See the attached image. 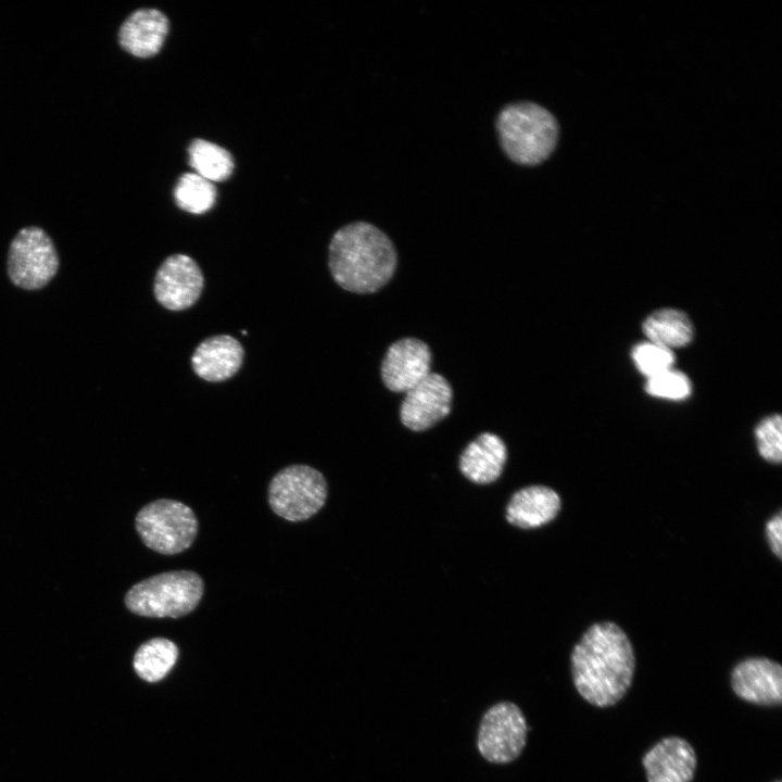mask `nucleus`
<instances>
[{"label": "nucleus", "mask_w": 782, "mask_h": 782, "mask_svg": "<svg viewBox=\"0 0 782 782\" xmlns=\"http://www.w3.org/2000/svg\"><path fill=\"white\" fill-rule=\"evenodd\" d=\"M177 657L178 648L175 643L164 638H154L139 646L133 666L142 680L156 682L169 672Z\"/></svg>", "instance_id": "obj_19"}, {"label": "nucleus", "mask_w": 782, "mask_h": 782, "mask_svg": "<svg viewBox=\"0 0 782 782\" xmlns=\"http://www.w3.org/2000/svg\"><path fill=\"white\" fill-rule=\"evenodd\" d=\"M645 390L653 396L679 401L690 395L692 386L688 376L670 368L647 378Z\"/></svg>", "instance_id": "obj_24"}, {"label": "nucleus", "mask_w": 782, "mask_h": 782, "mask_svg": "<svg viewBox=\"0 0 782 782\" xmlns=\"http://www.w3.org/2000/svg\"><path fill=\"white\" fill-rule=\"evenodd\" d=\"M216 195L214 184L195 173L182 175L174 190L177 205L192 214L209 211L214 205Z\"/></svg>", "instance_id": "obj_21"}, {"label": "nucleus", "mask_w": 782, "mask_h": 782, "mask_svg": "<svg viewBox=\"0 0 782 782\" xmlns=\"http://www.w3.org/2000/svg\"><path fill=\"white\" fill-rule=\"evenodd\" d=\"M631 356L639 371L647 378L672 368L674 363L670 349L651 341L636 344Z\"/></svg>", "instance_id": "obj_22"}, {"label": "nucleus", "mask_w": 782, "mask_h": 782, "mask_svg": "<svg viewBox=\"0 0 782 782\" xmlns=\"http://www.w3.org/2000/svg\"><path fill=\"white\" fill-rule=\"evenodd\" d=\"M203 286L204 277L197 262L185 254H173L159 267L153 291L162 306L182 311L198 301Z\"/></svg>", "instance_id": "obj_9"}, {"label": "nucleus", "mask_w": 782, "mask_h": 782, "mask_svg": "<svg viewBox=\"0 0 782 782\" xmlns=\"http://www.w3.org/2000/svg\"><path fill=\"white\" fill-rule=\"evenodd\" d=\"M651 342L667 349L689 344L694 336L688 315L676 308H661L648 315L642 325Z\"/></svg>", "instance_id": "obj_18"}, {"label": "nucleus", "mask_w": 782, "mask_h": 782, "mask_svg": "<svg viewBox=\"0 0 782 782\" xmlns=\"http://www.w3.org/2000/svg\"><path fill=\"white\" fill-rule=\"evenodd\" d=\"M429 346L415 338L401 339L388 349L381 365L386 387L394 392H407L431 371Z\"/></svg>", "instance_id": "obj_12"}, {"label": "nucleus", "mask_w": 782, "mask_h": 782, "mask_svg": "<svg viewBox=\"0 0 782 782\" xmlns=\"http://www.w3.org/2000/svg\"><path fill=\"white\" fill-rule=\"evenodd\" d=\"M572 682L589 704L605 708L617 704L631 686L635 656L630 639L615 622H596L575 645Z\"/></svg>", "instance_id": "obj_1"}, {"label": "nucleus", "mask_w": 782, "mask_h": 782, "mask_svg": "<svg viewBox=\"0 0 782 782\" xmlns=\"http://www.w3.org/2000/svg\"><path fill=\"white\" fill-rule=\"evenodd\" d=\"M647 782H692L697 767L693 746L684 739L668 736L642 757Z\"/></svg>", "instance_id": "obj_13"}, {"label": "nucleus", "mask_w": 782, "mask_h": 782, "mask_svg": "<svg viewBox=\"0 0 782 782\" xmlns=\"http://www.w3.org/2000/svg\"><path fill=\"white\" fill-rule=\"evenodd\" d=\"M241 343L227 335L206 338L194 350L191 364L202 379L218 382L232 377L243 362Z\"/></svg>", "instance_id": "obj_14"}, {"label": "nucleus", "mask_w": 782, "mask_h": 782, "mask_svg": "<svg viewBox=\"0 0 782 782\" xmlns=\"http://www.w3.org/2000/svg\"><path fill=\"white\" fill-rule=\"evenodd\" d=\"M188 151L190 166L195 174L209 181H223L231 175L234 160L226 149L203 139H195Z\"/></svg>", "instance_id": "obj_20"}, {"label": "nucleus", "mask_w": 782, "mask_h": 782, "mask_svg": "<svg viewBox=\"0 0 782 782\" xmlns=\"http://www.w3.org/2000/svg\"><path fill=\"white\" fill-rule=\"evenodd\" d=\"M58 269L56 249L43 229L30 226L16 234L8 254V275L15 286L40 289L49 283Z\"/></svg>", "instance_id": "obj_7"}, {"label": "nucleus", "mask_w": 782, "mask_h": 782, "mask_svg": "<svg viewBox=\"0 0 782 782\" xmlns=\"http://www.w3.org/2000/svg\"><path fill=\"white\" fill-rule=\"evenodd\" d=\"M203 591V580L197 572L175 570L136 583L124 601L127 609L139 616L179 618L198 606Z\"/></svg>", "instance_id": "obj_4"}, {"label": "nucleus", "mask_w": 782, "mask_h": 782, "mask_svg": "<svg viewBox=\"0 0 782 782\" xmlns=\"http://www.w3.org/2000/svg\"><path fill=\"white\" fill-rule=\"evenodd\" d=\"M755 438L759 455L767 462L780 464L782 461V421L775 414L764 418L755 427Z\"/></svg>", "instance_id": "obj_23"}, {"label": "nucleus", "mask_w": 782, "mask_h": 782, "mask_svg": "<svg viewBox=\"0 0 782 782\" xmlns=\"http://www.w3.org/2000/svg\"><path fill=\"white\" fill-rule=\"evenodd\" d=\"M167 17L155 9H139L122 24L118 31L121 47L138 58H149L162 48L168 33Z\"/></svg>", "instance_id": "obj_15"}, {"label": "nucleus", "mask_w": 782, "mask_h": 782, "mask_svg": "<svg viewBox=\"0 0 782 782\" xmlns=\"http://www.w3.org/2000/svg\"><path fill=\"white\" fill-rule=\"evenodd\" d=\"M730 684L741 699L766 707L782 703V667L766 657H749L737 663L730 674Z\"/></svg>", "instance_id": "obj_10"}, {"label": "nucleus", "mask_w": 782, "mask_h": 782, "mask_svg": "<svg viewBox=\"0 0 782 782\" xmlns=\"http://www.w3.org/2000/svg\"><path fill=\"white\" fill-rule=\"evenodd\" d=\"M135 524L144 545L163 555L178 554L190 547L199 528L193 510L169 499L144 505Z\"/></svg>", "instance_id": "obj_5"}, {"label": "nucleus", "mask_w": 782, "mask_h": 782, "mask_svg": "<svg viewBox=\"0 0 782 782\" xmlns=\"http://www.w3.org/2000/svg\"><path fill=\"white\" fill-rule=\"evenodd\" d=\"M507 451L496 434L484 432L470 442L461 455L459 468L470 481L491 483L502 474Z\"/></svg>", "instance_id": "obj_17"}, {"label": "nucleus", "mask_w": 782, "mask_h": 782, "mask_svg": "<svg viewBox=\"0 0 782 782\" xmlns=\"http://www.w3.org/2000/svg\"><path fill=\"white\" fill-rule=\"evenodd\" d=\"M501 147L515 163L537 165L554 151L558 124L546 109L521 101L505 105L496 118Z\"/></svg>", "instance_id": "obj_3"}, {"label": "nucleus", "mask_w": 782, "mask_h": 782, "mask_svg": "<svg viewBox=\"0 0 782 782\" xmlns=\"http://www.w3.org/2000/svg\"><path fill=\"white\" fill-rule=\"evenodd\" d=\"M452 389L447 380L430 373L414 388L405 392L400 416L403 425L422 431L444 418L451 411Z\"/></svg>", "instance_id": "obj_11"}, {"label": "nucleus", "mask_w": 782, "mask_h": 782, "mask_svg": "<svg viewBox=\"0 0 782 782\" xmlns=\"http://www.w3.org/2000/svg\"><path fill=\"white\" fill-rule=\"evenodd\" d=\"M327 481L317 469L302 464L279 470L268 485V503L273 512L289 521L314 516L325 504Z\"/></svg>", "instance_id": "obj_6"}, {"label": "nucleus", "mask_w": 782, "mask_h": 782, "mask_svg": "<svg viewBox=\"0 0 782 782\" xmlns=\"http://www.w3.org/2000/svg\"><path fill=\"white\" fill-rule=\"evenodd\" d=\"M528 726L521 709L512 702H499L483 714L477 734L479 754L492 764L516 760L527 743Z\"/></svg>", "instance_id": "obj_8"}, {"label": "nucleus", "mask_w": 782, "mask_h": 782, "mask_svg": "<svg viewBox=\"0 0 782 782\" xmlns=\"http://www.w3.org/2000/svg\"><path fill=\"white\" fill-rule=\"evenodd\" d=\"M765 533L772 553L781 558L782 556V518L781 512L772 516L765 526Z\"/></svg>", "instance_id": "obj_25"}, {"label": "nucleus", "mask_w": 782, "mask_h": 782, "mask_svg": "<svg viewBox=\"0 0 782 782\" xmlns=\"http://www.w3.org/2000/svg\"><path fill=\"white\" fill-rule=\"evenodd\" d=\"M775 782H781V781L779 780V781H775Z\"/></svg>", "instance_id": "obj_26"}, {"label": "nucleus", "mask_w": 782, "mask_h": 782, "mask_svg": "<svg viewBox=\"0 0 782 782\" xmlns=\"http://www.w3.org/2000/svg\"><path fill=\"white\" fill-rule=\"evenodd\" d=\"M560 506V497L553 489L530 485L512 496L506 508V519L518 528H538L553 520Z\"/></svg>", "instance_id": "obj_16"}, {"label": "nucleus", "mask_w": 782, "mask_h": 782, "mask_svg": "<svg viewBox=\"0 0 782 782\" xmlns=\"http://www.w3.org/2000/svg\"><path fill=\"white\" fill-rule=\"evenodd\" d=\"M329 268L335 281L356 293H371L384 286L396 267V251L376 226L366 222L337 230L329 244Z\"/></svg>", "instance_id": "obj_2"}]
</instances>
